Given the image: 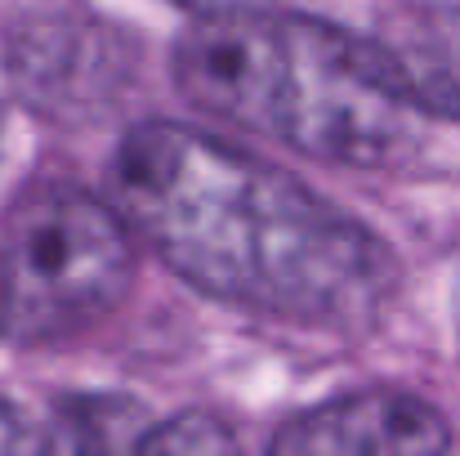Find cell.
Here are the masks:
<instances>
[{
  "label": "cell",
  "instance_id": "2",
  "mask_svg": "<svg viewBox=\"0 0 460 456\" xmlns=\"http://www.w3.org/2000/svg\"><path fill=\"white\" fill-rule=\"evenodd\" d=\"M174 76L210 117L340 165H389L416 135L371 36L269 4L206 13L179 40Z\"/></svg>",
  "mask_w": 460,
  "mask_h": 456
},
{
  "label": "cell",
  "instance_id": "3",
  "mask_svg": "<svg viewBox=\"0 0 460 456\" xmlns=\"http://www.w3.org/2000/svg\"><path fill=\"white\" fill-rule=\"evenodd\" d=\"M135 278V233L99 197L45 183L27 192L4 228L0 331L45 344L112 313Z\"/></svg>",
  "mask_w": 460,
  "mask_h": 456
},
{
  "label": "cell",
  "instance_id": "6",
  "mask_svg": "<svg viewBox=\"0 0 460 456\" xmlns=\"http://www.w3.org/2000/svg\"><path fill=\"white\" fill-rule=\"evenodd\" d=\"M139 407L126 398H72L58 407L45 456H130L139 443Z\"/></svg>",
  "mask_w": 460,
  "mask_h": 456
},
{
  "label": "cell",
  "instance_id": "7",
  "mask_svg": "<svg viewBox=\"0 0 460 456\" xmlns=\"http://www.w3.org/2000/svg\"><path fill=\"white\" fill-rule=\"evenodd\" d=\"M130 456H237V439L210 412H179L161 425H148Z\"/></svg>",
  "mask_w": 460,
  "mask_h": 456
},
{
  "label": "cell",
  "instance_id": "5",
  "mask_svg": "<svg viewBox=\"0 0 460 456\" xmlns=\"http://www.w3.org/2000/svg\"><path fill=\"white\" fill-rule=\"evenodd\" d=\"M371 45L411 108L460 121V4L398 0L380 9Z\"/></svg>",
  "mask_w": 460,
  "mask_h": 456
},
{
  "label": "cell",
  "instance_id": "9",
  "mask_svg": "<svg viewBox=\"0 0 460 456\" xmlns=\"http://www.w3.org/2000/svg\"><path fill=\"white\" fill-rule=\"evenodd\" d=\"M197 13H237V9H264L269 0H179Z\"/></svg>",
  "mask_w": 460,
  "mask_h": 456
},
{
  "label": "cell",
  "instance_id": "4",
  "mask_svg": "<svg viewBox=\"0 0 460 456\" xmlns=\"http://www.w3.org/2000/svg\"><path fill=\"white\" fill-rule=\"evenodd\" d=\"M447 416L407 389H362L296 416L269 456H447Z\"/></svg>",
  "mask_w": 460,
  "mask_h": 456
},
{
  "label": "cell",
  "instance_id": "8",
  "mask_svg": "<svg viewBox=\"0 0 460 456\" xmlns=\"http://www.w3.org/2000/svg\"><path fill=\"white\" fill-rule=\"evenodd\" d=\"M0 456H45V439L9 398H0Z\"/></svg>",
  "mask_w": 460,
  "mask_h": 456
},
{
  "label": "cell",
  "instance_id": "1",
  "mask_svg": "<svg viewBox=\"0 0 460 456\" xmlns=\"http://www.w3.org/2000/svg\"><path fill=\"white\" fill-rule=\"evenodd\" d=\"M112 188L130 233L224 304L308 326H362L398 287V260L367 224L192 126L130 130Z\"/></svg>",
  "mask_w": 460,
  "mask_h": 456
}]
</instances>
